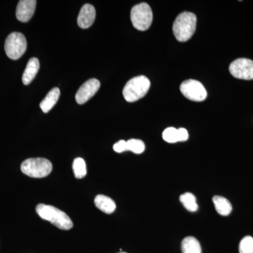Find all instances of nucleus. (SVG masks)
<instances>
[{
  "mask_svg": "<svg viewBox=\"0 0 253 253\" xmlns=\"http://www.w3.org/2000/svg\"><path fill=\"white\" fill-rule=\"evenodd\" d=\"M60 96V89L58 87H54L48 93L46 97L42 100L40 104L43 112L48 113L57 103Z\"/></svg>",
  "mask_w": 253,
  "mask_h": 253,
  "instance_id": "14",
  "label": "nucleus"
},
{
  "mask_svg": "<svg viewBox=\"0 0 253 253\" xmlns=\"http://www.w3.org/2000/svg\"><path fill=\"white\" fill-rule=\"evenodd\" d=\"M229 72L238 79H253V61L248 59H238L229 66Z\"/></svg>",
  "mask_w": 253,
  "mask_h": 253,
  "instance_id": "8",
  "label": "nucleus"
},
{
  "mask_svg": "<svg viewBox=\"0 0 253 253\" xmlns=\"http://www.w3.org/2000/svg\"><path fill=\"white\" fill-rule=\"evenodd\" d=\"M96 207L106 214H111L116 208V203L113 199L104 195H98L94 199Z\"/></svg>",
  "mask_w": 253,
  "mask_h": 253,
  "instance_id": "13",
  "label": "nucleus"
},
{
  "mask_svg": "<svg viewBox=\"0 0 253 253\" xmlns=\"http://www.w3.org/2000/svg\"><path fill=\"white\" fill-rule=\"evenodd\" d=\"M179 200L184 207L190 212H196L199 208L197 203H196V198L191 193H185V194L181 195Z\"/></svg>",
  "mask_w": 253,
  "mask_h": 253,
  "instance_id": "17",
  "label": "nucleus"
},
{
  "mask_svg": "<svg viewBox=\"0 0 253 253\" xmlns=\"http://www.w3.org/2000/svg\"><path fill=\"white\" fill-rule=\"evenodd\" d=\"M100 82L97 79L92 78L85 82L78 89L76 95V100L78 104H85L99 90Z\"/></svg>",
  "mask_w": 253,
  "mask_h": 253,
  "instance_id": "9",
  "label": "nucleus"
},
{
  "mask_svg": "<svg viewBox=\"0 0 253 253\" xmlns=\"http://www.w3.org/2000/svg\"><path fill=\"white\" fill-rule=\"evenodd\" d=\"M178 139L179 141H186L189 139V133L184 128L178 129Z\"/></svg>",
  "mask_w": 253,
  "mask_h": 253,
  "instance_id": "23",
  "label": "nucleus"
},
{
  "mask_svg": "<svg viewBox=\"0 0 253 253\" xmlns=\"http://www.w3.org/2000/svg\"><path fill=\"white\" fill-rule=\"evenodd\" d=\"M240 253H253V238L246 236L241 240L239 245Z\"/></svg>",
  "mask_w": 253,
  "mask_h": 253,
  "instance_id": "21",
  "label": "nucleus"
},
{
  "mask_svg": "<svg viewBox=\"0 0 253 253\" xmlns=\"http://www.w3.org/2000/svg\"><path fill=\"white\" fill-rule=\"evenodd\" d=\"M113 150L117 153H123L127 151L126 149V141L121 140L116 143L113 146Z\"/></svg>",
  "mask_w": 253,
  "mask_h": 253,
  "instance_id": "22",
  "label": "nucleus"
},
{
  "mask_svg": "<svg viewBox=\"0 0 253 253\" xmlns=\"http://www.w3.org/2000/svg\"><path fill=\"white\" fill-rule=\"evenodd\" d=\"M213 204L215 206L216 211L221 216H228L232 211L231 203L222 196H216L213 197Z\"/></svg>",
  "mask_w": 253,
  "mask_h": 253,
  "instance_id": "15",
  "label": "nucleus"
},
{
  "mask_svg": "<svg viewBox=\"0 0 253 253\" xmlns=\"http://www.w3.org/2000/svg\"><path fill=\"white\" fill-rule=\"evenodd\" d=\"M196 23L197 18L193 13L185 11L178 15L172 27L176 39L182 42L189 41L196 31Z\"/></svg>",
  "mask_w": 253,
  "mask_h": 253,
  "instance_id": "2",
  "label": "nucleus"
},
{
  "mask_svg": "<svg viewBox=\"0 0 253 253\" xmlns=\"http://www.w3.org/2000/svg\"><path fill=\"white\" fill-rule=\"evenodd\" d=\"M163 138L166 142L174 144L178 142V129L174 127H168L163 132Z\"/></svg>",
  "mask_w": 253,
  "mask_h": 253,
  "instance_id": "20",
  "label": "nucleus"
},
{
  "mask_svg": "<svg viewBox=\"0 0 253 253\" xmlns=\"http://www.w3.org/2000/svg\"><path fill=\"white\" fill-rule=\"evenodd\" d=\"M40 69V61L37 58L29 60L23 74L22 82L25 85H28L35 79Z\"/></svg>",
  "mask_w": 253,
  "mask_h": 253,
  "instance_id": "12",
  "label": "nucleus"
},
{
  "mask_svg": "<svg viewBox=\"0 0 253 253\" xmlns=\"http://www.w3.org/2000/svg\"><path fill=\"white\" fill-rule=\"evenodd\" d=\"M21 169L23 174L31 177H45L52 171V164L45 158H29L23 161Z\"/></svg>",
  "mask_w": 253,
  "mask_h": 253,
  "instance_id": "4",
  "label": "nucleus"
},
{
  "mask_svg": "<svg viewBox=\"0 0 253 253\" xmlns=\"http://www.w3.org/2000/svg\"><path fill=\"white\" fill-rule=\"evenodd\" d=\"M126 149L127 151H130L134 154H140L144 151L145 144L139 139H129L126 141Z\"/></svg>",
  "mask_w": 253,
  "mask_h": 253,
  "instance_id": "19",
  "label": "nucleus"
},
{
  "mask_svg": "<svg viewBox=\"0 0 253 253\" xmlns=\"http://www.w3.org/2000/svg\"><path fill=\"white\" fill-rule=\"evenodd\" d=\"M96 18V10L91 4H86L82 7L78 17V24L80 28L86 29L91 26Z\"/></svg>",
  "mask_w": 253,
  "mask_h": 253,
  "instance_id": "11",
  "label": "nucleus"
},
{
  "mask_svg": "<svg viewBox=\"0 0 253 253\" xmlns=\"http://www.w3.org/2000/svg\"><path fill=\"white\" fill-rule=\"evenodd\" d=\"M151 83L146 76L131 78L126 83L123 94L128 102H134L144 97L149 91Z\"/></svg>",
  "mask_w": 253,
  "mask_h": 253,
  "instance_id": "3",
  "label": "nucleus"
},
{
  "mask_svg": "<svg viewBox=\"0 0 253 253\" xmlns=\"http://www.w3.org/2000/svg\"><path fill=\"white\" fill-rule=\"evenodd\" d=\"M4 49L9 59H19L27 49V41L22 33H11L5 41Z\"/></svg>",
  "mask_w": 253,
  "mask_h": 253,
  "instance_id": "6",
  "label": "nucleus"
},
{
  "mask_svg": "<svg viewBox=\"0 0 253 253\" xmlns=\"http://www.w3.org/2000/svg\"><path fill=\"white\" fill-rule=\"evenodd\" d=\"M36 212L42 219L50 221L62 230H69L73 226V221L67 214L54 206L39 204L37 206Z\"/></svg>",
  "mask_w": 253,
  "mask_h": 253,
  "instance_id": "1",
  "label": "nucleus"
},
{
  "mask_svg": "<svg viewBox=\"0 0 253 253\" xmlns=\"http://www.w3.org/2000/svg\"><path fill=\"white\" fill-rule=\"evenodd\" d=\"M125 253V252H121V253Z\"/></svg>",
  "mask_w": 253,
  "mask_h": 253,
  "instance_id": "24",
  "label": "nucleus"
},
{
  "mask_svg": "<svg viewBox=\"0 0 253 253\" xmlns=\"http://www.w3.org/2000/svg\"><path fill=\"white\" fill-rule=\"evenodd\" d=\"M182 253H201V244L196 238L189 236L183 240L181 243Z\"/></svg>",
  "mask_w": 253,
  "mask_h": 253,
  "instance_id": "16",
  "label": "nucleus"
},
{
  "mask_svg": "<svg viewBox=\"0 0 253 253\" xmlns=\"http://www.w3.org/2000/svg\"><path fill=\"white\" fill-rule=\"evenodd\" d=\"M73 172L77 179H82L86 174L85 161L81 158H76L73 163Z\"/></svg>",
  "mask_w": 253,
  "mask_h": 253,
  "instance_id": "18",
  "label": "nucleus"
},
{
  "mask_svg": "<svg viewBox=\"0 0 253 253\" xmlns=\"http://www.w3.org/2000/svg\"><path fill=\"white\" fill-rule=\"evenodd\" d=\"M36 0H21L16 8V15L18 21L28 22L34 15L36 11Z\"/></svg>",
  "mask_w": 253,
  "mask_h": 253,
  "instance_id": "10",
  "label": "nucleus"
},
{
  "mask_svg": "<svg viewBox=\"0 0 253 253\" xmlns=\"http://www.w3.org/2000/svg\"><path fill=\"white\" fill-rule=\"evenodd\" d=\"M183 95L194 101H203L207 97V91L199 81L188 80L183 82L180 85Z\"/></svg>",
  "mask_w": 253,
  "mask_h": 253,
  "instance_id": "7",
  "label": "nucleus"
},
{
  "mask_svg": "<svg viewBox=\"0 0 253 253\" xmlns=\"http://www.w3.org/2000/svg\"><path fill=\"white\" fill-rule=\"evenodd\" d=\"M131 21L133 26L138 31L149 29L153 21V12L147 3H140L133 6L131 11Z\"/></svg>",
  "mask_w": 253,
  "mask_h": 253,
  "instance_id": "5",
  "label": "nucleus"
}]
</instances>
